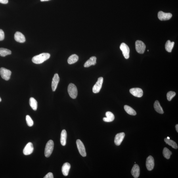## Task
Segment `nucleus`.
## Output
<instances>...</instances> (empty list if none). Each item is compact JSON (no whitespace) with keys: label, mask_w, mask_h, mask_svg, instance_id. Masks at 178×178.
I'll return each mask as SVG.
<instances>
[{"label":"nucleus","mask_w":178,"mask_h":178,"mask_svg":"<svg viewBox=\"0 0 178 178\" xmlns=\"http://www.w3.org/2000/svg\"><path fill=\"white\" fill-rule=\"evenodd\" d=\"M146 168L148 171H151L154 169V158L152 156H149L146 159Z\"/></svg>","instance_id":"nucleus-10"},{"label":"nucleus","mask_w":178,"mask_h":178,"mask_svg":"<svg viewBox=\"0 0 178 178\" xmlns=\"http://www.w3.org/2000/svg\"><path fill=\"white\" fill-rule=\"evenodd\" d=\"M34 150L33 144L31 142L27 144L23 150V154L25 156L30 155L33 152Z\"/></svg>","instance_id":"nucleus-12"},{"label":"nucleus","mask_w":178,"mask_h":178,"mask_svg":"<svg viewBox=\"0 0 178 178\" xmlns=\"http://www.w3.org/2000/svg\"><path fill=\"white\" fill-rule=\"evenodd\" d=\"M79 60V57L76 54H72L69 58L68 59V63L72 64L76 62Z\"/></svg>","instance_id":"nucleus-23"},{"label":"nucleus","mask_w":178,"mask_h":178,"mask_svg":"<svg viewBox=\"0 0 178 178\" xmlns=\"http://www.w3.org/2000/svg\"><path fill=\"white\" fill-rule=\"evenodd\" d=\"M175 42H171L170 40H168L166 42L165 44V49L167 52L171 53L172 51Z\"/></svg>","instance_id":"nucleus-22"},{"label":"nucleus","mask_w":178,"mask_h":178,"mask_svg":"<svg viewBox=\"0 0 178 178\" xmlns=\"http://www.w3.org/2000/svg\"><path fill=\"white\" fill-rule=\"evenodd\" d=\"M30 104L33 110L36 111L37 108V102L34 98L31 97L30 99Z\"/></svg>","instance_id":"nucleus-25"},{"label":"nucleus","mask_w":178,"mask_h":178,"mask_svg":"<svg viewBox=\"0 0 178 178\" xmlns=\"http://www.w3.org/2000/svg\"><path fill=\"white\" fill-rule=\"evenodd\" d=\"M130 92L133 96L137 97H141L143 95V92L139 88H134L130 90Z\"/></svg>","instance_id":"nucleus-11"},{"label":"nucleus","mask_w":178,"mask_h":178,"mask_svg":"<svg viewBox=\"0 0 178 178\" xmlns=\"http://www.w3.org/2000/svg\"><path fill=\"white\" fill-rule=\"evenodd\" d=\"M124 110L126 112L127 114L132 116H135L136 115V112L135 110L131 108V107L128 106L126 105L124 106Z\"/></svg>","instance_id":"nucleus-24"},{"label":"nucleus","mask_w":178,"mask_h":178,"mask_svg":"<svg viewBox=\"0 0 178 178\" xmlns=\"http://www.w3.org/2000/svg\"><path fill=\"white\" fill-rule=\"evenodd\" d=\"M176 95V93L175 92L170 91L167 93V100L169 101H171L173 98Z\"/></svg>","instance_id":"nucleus-29"},{"label":"nucleus","mask_w":178,"mask_h":178,"mask_svg":"<svg viewBox=\"0 0 178 178\" xmlns=\"http://www.w3.org/2000/svg\"><path fill=\"white\" fill-rule=\"evenodd\" d=\"M1 101V97H0V102Z\"/></svg>","instance_id":"nucleus-37"},{"label":"nucleus","mask_w":178,"mask_h":178,"mask_svg":"<svg viewBox=\"0 0 178 178\" xmlns=\"http://www.w3.org/2000/svg\"><path fill=\"white\" fill-rule=\"evenodd\" d=\"M68 91L71 98L74 99L76 98L77 95V90L76 86L74 84L71 83L69 85Z\"/></svg>","instance_id":"nucleus-3"},{"label":"nucleus","mask_w":178,"mask_h":178,"mask_svg":"<svg viewBox=\"0 0 178 178\" xmlns=\"http://www.w3.org/2000/svg\"><path fill=\"white\" fill-rule=\"evenodd\" d=\"M54 176L53 173L50 172L48 173L46 175L44 178H53Z\"/></svg>","instance_id":"nucleus-32"},{"label":"nucleus","mask_w":178,"mask_h":178,"mask_svg":"<svg viewBox=\"0 0 178 178\" xmlns=\"http://www.w3.org/2000/svg\"><path fill=\"white\" fill-rule=\"evenodd\" d=\"M11 54L10 50L4 48H0V56L5 57V56Z\"/></svg>","instance_id":"nucleus-26"},{"label":"nucleus","mask_w":178,"mask_h":178,"mask_svg":"<svg viewBox=\"0 0 178 178\" xmlns=\"http://www.w3.org/2000/svg\"><path fill=\"white\" fill-rule=\"evenodd\" d=\"M163 153L164 157L167 159L170 158L172 154V152L166 148H165L163 149Z\"/></svg>","instance_id":"nucleus-28"},{"label":"nucleus","mask_w":178,"mask_h":178,"mask_svg":"<svg viewBox=\"0 0 178 178\" xmlns=\"http://www.w3.org/2000/svg\"><path fill=\"white\" fill-rule=\"evenodd\" d=\"M8 2V0H0V3H1L6 4H7Z\"/></svg>","instance_id":"nucleus-33"},{"label":"nucleus","mask_w":178,"mask_h":178,"mask_svg":"<svg viewBox=\"0 0 178 178\" xmlns=\"http://www.w3.org/2000/svg\"><path fill=\"white\" fill-rule=\"evenodd\" d=\"M60 80V78L58 75V74H54L52 83V89L53 91H55L57 88Z\"/></svg>","instance_id":"nucleus-14"},{"label":"nucleus","mask_w":178,"mask_h":178,"mask_svg":"<svg viewBox=\"0 0 178 178\" xmlns=\"http://www.w3.org/2000/svg\"><path fill=\"white\" fill-rule=\"evenodd\" d=\"M106 118H103L104 121L106 122H111L114 121V114L112 112H107L106 113Z\"/></svg>","instance_id":"nucleus-19"},{"label":"nucleus","mask_w":178,"mask_h":178,"mask_svg":"<svg viewBox=\"0 0 178 178\" xmlns=\"http://www.w3.org/2000/svg\"><path fill=\"white\" fill-rule=\"evenodd\" d=\"M120 48L125 58L128 59L129 58L130 49L128 46L125 43H123L121 44Z\"/></svg>","instance_id":"nucleus-8"},{"label":"nucleus","mask_w":178,"mask_h":178,"mask_svg":"<svg viewBox=\"0 0 178 178\" xmlns=\"http://www.w3.org/2000/svg\"><path fill=\"white\" fill-rule=\"evenodd\" d=\"M12 72L9 70L5 68L2 67L0 69V74L2 78L6 81L9 80L10 78Z\"/></svg>","instance_id":"nucleus-5"},{"label":"nucleus","mask_w":178,"mask_h":178,"mask_svg":"<svg viewBox=\"0 0 178 178\" xmlns=\"http://www.w3.org/2000/svg\"><path fill=\"white\" fill-rule=\"evenodd\" d=\"M175 128L176 130V131L177 132H178V125L177 124L175 126Z\"/></svg>","instance_id":"nucleus-34"},{"label":"nucleus","mask_w":178,"mask_h":178,"mask_svg":"<svg viewBox=\"0 0 178 178\" xmlns=\"http://www.w3.org/2000/svg\"><path fill=\"white\" fill-rule=\"evenodd\" d=\"M15 40L18 42L23 43L26 41V38L24 36L22 33L20 32H17L14 35Z\"/></svg>","instance_id":"nucleus-15"},{"label":"nucleus","mask_w":178,"mask_h":178,"mask_svg":"<svg viewBox=\"0 0 178 178\" xmlns=\"http://www.w3.org/2000/svg\"><path fill=\"white\" fill-rule=\"evenodd\" d=\"M76 144L79 154L83 157H85L86 156L87 153L85 149L83 142L81 140L78 139L77 140Z\"/></svg>","instance_id":"nucleus-7"},{"label":"nucleus","mask_w":178,"mask_h":178,"mask_svg":"<svg viewBox=\"0 0 178 178\" xmlns=\"http://www.w3.org/2000/svg\"><path fill=\"white\" fill-rule=\"evenodd\" d=\"M50 54L48 53H43L36 56L32 58V62L36 64H40L49 59Z\"/></svg>","instance_id":"nucleus-1"},{"label":"nucleus","mask_w":178,"mask_h":178,"mask_svg":"<svg viewBox=\"0 0 178 178\" xmlns=\"http://www.w3.org/2000/svg\"><path fill=\"white\" fill-rule=\"evenodd\" d=\"M70 168V164L68 163H65L63 165L62 167V171L63 174L65 176H67L68 175Z\"/></svg>","instance_id":"nucleus-18"},{"label":"nucleus","mask_w":178,"mask_h":178,"mask_svg":"<svg viewBox=\"0 0 178 178\" xmlns=\"http://www.w3.org/2000/svg\"><path fill=\"white\" fill-rule=\"evenodd\" d=\"M67 134L65 130H63L61 134L60 142L63 146H65L66 143Z\"/></svg>","instance_id":"nucleus-20"},{"label":"nucleus","mask_w":178,"mask_h":178,"mask_svg":"<svg viewBox=\"0 0 178 178\" xmlns=\"http://www.w3.org/2000/svg\"><path fill=\"white\" fill-rule=\"evenodd\" d=\"M154 107L155 110L157 112L160 114H164V111H163V109L160 105L159 102L158 100H156L155 101L154 104Z\"/></svg>","instance_id":"nucleus-21"},{"label":"nucleus","mask_w":178,"mask_h":178,"mask_svg":"<svg viewBox=\"0 0 178 178\" xmlns=\"http://www.w3.org/2000/svg\"><path fill=\"white\" fill-rule=\"evenodd\" d=\"M50 1V0H40L41 1Z\"/></svg>","instance_id":"nucleus-35"},{"label":"nucleus","mask_w":178,"mask_h":178,"mask_svg":"<svg viewBox=\"0 0 178 178\" xmlns=\"http://www.w3.org/2000/svg\"><path fill=\"white\" fill-rule=\"evenodd\" d=\"M135 48L138 53L143 54L145 51L146 46L143 42L137 40L135 42Z\"/></svg>","instance_id":"nucleus-4"},{"label":"nucleus","mask_w":178,"mask_h":178,"mask_svg":"<svg viewBox=\"0 0 178 178\" xmlns=\"http://www.w3.org/2000/svg\"><path fill=\"white\" fill-rule=\"evenodd\" d=\"M103 81V77H101L98 79L97 81L93 87V91L94 93H99L101 89Z\"/></svg>","instance_id":"nucleus-6"},{"label":"nucleus","mask_w":178,"mask_h":178,"mask_svg":"<svg viewBox=\"0 0 178 178\" xmlns=\"http://www.w3.org/2000/svg\"><path fill=\"white\" fill-rule=\"evenodd\" d=\"M164 141L167 144L171 146L173 148L177 149L178 148L177 144L176 142L173 141L172 140L167 139V138H165Z\"/></svg>","instance_id":"nucleus-27"},{"label":"nucleus","mask_w":178,"mask_h":178,"mask_svg":"<svg viewBox=\"0 0 178 178\" xmlns=\"http://www.w3.org/2000/svg\"><path fill=\"white\" fill-rule=\"evenodd\" d=\"M5 38V33L3 30L0 29V41L3 40Z\"/></svg>","instance_id":"nucleus-31"},{"label":"nucleus","mask_w":178,"mask_h":178,"mask_svg":"<svg viewBox=\"0 0 178 178\" xmlns=\"http://www.w3.org/2000/svg\"><path fill=\"white\" fill-rule=\"evenodd\" d=\"M158 16L160 20L166 21L170 19L172 17V15L171 13H166L162 11H160L158 12Z\"/></svg>","instance_id":"nucleus-9"},{"label":"nucleus","mask_w":178,"mask_h":178,"mask_svg":"<svg viewBox=\"0 0 178 178\" xmlns=\"http://www.w3.org/2000/svg\"><path fill=\"white\" fill-rule=\"evenodd\" d=\"M54 142L52 140H50L46 144L45 150V155L46 157H49L53 152Z\"/></svg>","instance_id":"nucleus-2"},{"label":"nucleus","mask_w":178,"mask_h":178,"mask_svg":"<svg viewBox=\"0 0 178 178\" xmlns=\"http://www.w3.org/2000/svg\"><path fill=\"white\" fill-rule=\"evenodd\" d=\"M26 120L27 124L29 127L32 126L34 124L33 121L31 117L29 115H27L26 116Z\"/></svg>","instance_id":"nucleus-30"},{"label":"nucleus","mask_w":178,"mask_h":178,"mask_svg":"<svg viewBox=\"0 0 178 178\" xmlns=\"http://www.w3.org/2000/svg\"><path fill=\"white\" fill-rule=\"evenodd\" d=\"M96 60L97 58L95 56H92L85 62L84 66L85 67H89L91 66H95L96 64Z\"/></svg>","instance_id":"nucleus-17"},{"label":"nucleus","mask_w":178,"mask_h":178,"mask_svg":"<svg viewBox=\"0 0 178 178\" xmlns=\"http://www.w3.org/2000/svg\"><path fill=\"white\" fill-rule=\"evenodd\" d=\"M167 139H170V138H169V137H167Z\"/></svg>","instance_id":"nucleus-36"},{"label":"nucleus","mask_w":178,"mask_h":178,"mask_svg":"<svg viewBox=\"0 0 178 178\" xmlns=\"http://www.w3.org/2000/svg\"><path fill=\"white\" fill-rule=\"evenodd\" d=\"M131 174L134 177L137 178L139 177L140 174V169L138 165L136 164L134 165L131 171Z\"/></svg>","instance_id":"nucleus-16"},{"label":"nucleus","mask_w":178,"mask_h":178,"mask_svg":"<svg viewBox=\"0 0 178 178\" xmlns=\"http://www.w3.org/2000/svg\"><path fill=\"white\" fill-rule=\"evenodd\" d=\"M125 136L124 133H119L116 135L114 139V143L116 146H119L120 145L122 142Z\"/></svg>","instance_id":"nucleus-13"}]
</instances>
